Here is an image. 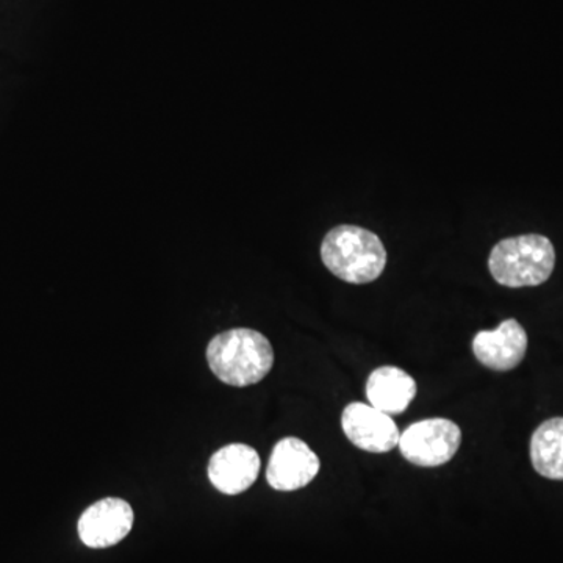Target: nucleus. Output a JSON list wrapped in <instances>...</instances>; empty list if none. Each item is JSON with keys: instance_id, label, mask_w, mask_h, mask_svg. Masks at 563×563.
<instances>
[{"instance_id": "f257e3e1", "label": "nucleus", "mask_w": 563, "mask_h": 563, "mask_svg": "<svg viewBox=\"0 0 563 563\" xmlns=\"http://www.w3.org/2000/svg\"><path fill=\"white\" fill-rule=\"evenodd\" d=\"M207 362L221 383L250 387L272 372L274 350L269 340L254 329H231L211 339Z\"/></svg>"}, {"instance_id": "f03ea898", "label": "nucleus", "mask_w": 563, "mask_h": 563, "mask_svg": "<svg viewBox=\"0 0 563 563\" xmlns=\"http://www.w3.org/2000/svg\"><path fill=\"white\" fill-rule=\"evenodd\" d=\"M321 261L340 280L365 285L383 276L388 255L376 233L361 225L342 224L322 239Z\"/></svg>"}, {"instance_id": "7ed1b4c3", "label": "nucleus", "mask_w": 563, "mask_h": 563, "mask_svg": "<svg viewBox=\"0 0 563 563\" xmlns=\"http://www.w3.org/2000/svg\"><path fill=\"white\" fill-rule=\"evenodd\" d=\"M554 266V244L537 233L504 239L488 257L493 279L507 288L539 287L550 279Z\"/></svg>"}, {"instance_id": "20e7f679", "label": "nucleus", "mask_w": 563, "mask_h": 563, "mask_svg": "<svg viewBox=\"0 0 563 563\" xmlns=\"http://www.w3.org/2000/svg\"><path fill=\"white\" fill-rule=\"evenodd\" d=\"M462 444V431L446 418L413 422L401 433L399 451L407 462L422 468H435L451 461Z\"/></svg>"}, {"instance_id": "39448f33", "label": "nucleus", "mask_w": 563, "mask_h": 563, "mask_svg": "<svg viewBox=\"0 0 563 563\" xmlns=\"http://www.w3.org/2000/svg\"><path fill=\"white\" fill-rule=\"evenodd\" d=\"M320 468V459L309 444L296 437H285L274 446L266 481L274 490L295 492L312 483Z\"/></svg>"}, {"instance_id": "423d86ee", "label": "nucleus", "mask_w": 563, "mask_h": 563, "mask_svg": "<svg viewBox=\"0 0 563 563\" xmlns=\"http://www.w3.org/2000/svg\"><path fill=\"white\" fill-rule=\"evenodd\" d=\"M342 429L347 440L366 453L384 454L395 450L401 439L390 415L363 402H351L342 413Z\"/></svg>"}, {"instance_id": "0eeeda50", "label": "nucleus", "mask_w": 563, "mask_h": 563, "mask_svg": "<svg viewBox=\"0 0 563 563\" xmlns=\"http://www.w3.org/2000/svg\"><path fill=\"white\" fill-rule=\"evenodd\" d=\"M131 504L120 498H106L92 504L79 520V536L88 548L114 547L132 531Z\"/></svg>"}, {"instance_id": "6e6552de", "label": "nucleus", "mask_w": 563, "mask_h": 563, "mask_svg": "<svg viewBox=\"0 0 563 563\" xmlns=\"http://www.w3.org/2000/svg\"><path fill=\"white\" fill-rule=\"evenodd\" d=\"M528 333L514 318L503 321L495 331H481L473 339V354L492 372H512L525 361Z\"/></svg>"}, {"instance_id": "1a4fd4ad", "label": "nucleus", "mask_w": 563, "mask_h": 563, "mask_svg": "<svg viewBox=\"0 0 563 563\" xmlns=\"http://www.w3.org/2000/svg\"><path fill=\"white\" fill-rule=\"evenodd\" d=\"M261 473V457L254 448L233 443L211 455L209 479L224 495H240L251 488Z\"/></svg>"}, {"instance_id": "9d476101", "label": "nucleus", "mask_w": 563, "mask_h": 563, "mask_svg": "<svg viewBox=\"0 0 563 563\" xmlns=\"http://www.w3.org/2000/svg\"><path fill=\"white\" fill-rule=\"evenodd\" d=\"M369 406L387 415H401L417 396V383L398 366H380L366 380Z\"/></svg>"}, {"instance_id": "9b49d317", "label": "nucleus", "mask_w": 563, "mask_h": 563, "mask_svg": "<svg viewBox=\"0 0 563 563\" xmlns=\"http://www.w3.org/2000/svg\"><path fill=\"white\" fill-rule=\"evenodd\" d=\"M531 461L540 476L563 481V417L542 422L532 433Z\"/></svg>"}]
</instances>
